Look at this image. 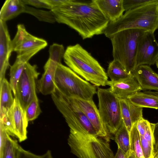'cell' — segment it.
Wrapping results in <instances>:
<instances>
[{
	"mask_svg": "<svg viewBox=\"0 0 158 158\" xmlns=\"http://www.w3.org/2000/svg\"><path fill=\"white\" fill-rule=\"evenodd\" d=\"M25 111L28 122L35 119L41 112L36 94L27 107Z\"/></svg>",
	"mask_w": 158,
	"mask_h": 158,
	"instance_id": "28",
	"label": "cell"
},
{
	"mask_svg": "<svg viewBox=\"0 0 158 158\" xmlns=\"http://www.w3.org/2000/svg\"><path fill=\"white\" fill-rule=\"evenodd\" d=\"M139 29L153 33L158 29V0L125 12L114 22H109L104 34L109 38L120 31Z\"/></svg>",
	"mask_w": 158,
	"mask_h": 158,
	"instance_id": "3",
	"label": "cell"
},
{
	"mask_svg": "<svg viewBox=\"0 0 158 158\" xmlns=\"http://www.w3.org/2000/svg\"><path fill=\"white\" fill-rule=\"evenodd\" d=\"M106 73L112 81L124 79L131 74L126 71L120 63L114 60L109 63Z\"/></svg>",
	"mask_w": 158,
	"mask_h": 158,
	"instance_id": "24",
	"label": "cell"
},
{
	"mask_svg": "<svg viewBox=\"0 0 158 158\" xmlns=\"http://www.w3.org/2000/svg\"><path fill=\"white\" fill-rule=\"evenodd\" d=\"M132 125L136 123L143 117V108L132 103L127 99Z\"/></svg>",
	"mask_w": 158,
	"mask_h": 158,
	"instance_id": "33",
	"label": "cell"
},
{
	"mask_svg": "<svg viewBox=\"0 0 158 158\" xmlns=\"http://www.w3.org/2000/svg\"><path fill=\"white\" fill-rule=\"evenodd\" d=\"M26 5L22 0H6L1 9L0 20L6 21L24 13Z\"/></svg>",
	"mask_w": 158,
	"mask_h": 158,
	"instance_id": "19",
	"label": "cell"
},
{
	"mask_svg": "<svg viewBox=\"0 0 158 158\" xmlns=\"http://www.w3.org/2000/svg\"><path fill=\"white\" fill-rule=\"evenodd\" d=\"M121 113L123 121L129 132L132 127L127 99H120Z\"/></svg>",
	"mask_w": 158,
	"mask_h": 158,
	"instance_id": "31",
	"label": "cell"
},
{
	"mask_svg": "<svg viewBox=\"0 0 158 158\" xmlns=\"http://www.w3.org/2000/svg\"><path fill=\"white\" fill-rule=\"evenodd\" d=\"M69 98L78 107L87 118L93 127L97 135L109 142L110 134L102 121L98 109L93 100H85L76 97Z\"/></svg>",
	"mask_w": 158,
	"mask_h": 158,
	"instance_id": "12",
	"label": "cell"
},
{
	"mask_svg": "<svg viewBox=\"0 0 158 158\" xmlns=\"http://www.w3.org/2000/svg\"><path fill=\"white\" fill-rule=\"evenodd\" d=\"M45 1L51 7L52 9L63 5L68 2L69 0H45Z\"/></svg>",
	"mask_w": 158,
	"mask_h": 158,
	"instance_id": "39",
	"label": "cell"
},
{
	"mask_svg": "<svg viewBox=\"0 0 158 158\" xmlns=\"http://www.w3.org/2000/svg\"><path fill=\"white\" fill-rule=\"evenodd\" d=\"M154 158H158V151L154 154Z\"/></svg>",
	"mask_w": 158,
	"mask_h": 158,
	"instance_id": "43",
	"label": "cell"
},
{
	"mask_svg": "<svg viewBox=\"0 0 158 158\" xmlns=\"http://www.w3.org/2000/svg\"><path fill=\"white\" fill-rule=\"evenodd\" d=\"M13 51L12 40L6 23L0 20V82L5 78L6 72L9 65V59Z\"/></svg>",
	"mask_w": 158,
	"mask_h": 158,
	"instance_id": "14",
	"label": "cell"
},
{
	"mask_svg": "<svg viewBox=\"0 0 158 158\" xmlns=\"http://www.w3.org/2000/svg\"><path fill=\"white\" fill-rule=\"evenodd\" d=\"M127 156V158H136L134 153L131 150Z\"/></svg>",
	"mask_w": 158,
	"mask_h": 158,
	"instance_id": "42",
	"label": "cell"
},
{
	"mask_svg": "<svg viewBox=\"0 0 158 158\" xmlns=\"http://www.w3.org/2000/svg\"><path fill=\"white\" fill-rule=\"evenodd\" d=\"M142 149L144 158H154V146L140 135Z\"/></svg>",
	"mask_w": 158,
	"mask_h": 158,
	"instance_id": "35",
	"label": "cell"
},
{
	"mask_svg": "<svg viewBox=\"0 0 158 158\" xmlns=\"http://www.w3.org/2000/svg\"><path fill=\"white\" fill-rule=\"evenodd\" d=\"M15 158H53L52 152L48 150L42 155H37L23 149L19 143L15 150Z\"/></svg>",
	"mask_w": 158,
	"mask_h": 158,
	"instance_id": "29",
	"label": "cell"
},
{
	"mask_svg": "<svg viewBox=\"0 0 158 158\" xmlns=\"http://www.w3.org/2000/svg\"><path fill=\"white\" fill-rule=\"evenodd\" d=\"M51 96L54 103L64 118L70 129L98 136L87 118L69 97L62 94L56 88Z\"/></svg>",
	"mask_w": 158,
	"mask_h": 158,
	"instance_id": "7",
	"label": "cell"
},
{
	"mask_svg": "<svg viewBox=\"0 0 158 158\" xmlns=\"http://www.w3.org/2000/svg\"><path fill=\"white\" fill-rule=\"evenodd\" d=\"M51 10L56 22L74 30L83 40L104 34L109 23L93 0L88 2L69 0Z\"/></svg>",
	"mask_w": 158,
	"mask_h": 158,
	"instance_id": "1",
	"label": "cell"
},
{
	"mask_svg": "<svg viewBox=\"0 0 158 158\" xmlns=\"http://www.w3.org/2000/svg\"><path fill=\"white\" fill-rule=\"evenodd\" d=\"M42 49L38 48L17 54L16 60L10 66V83L15 95L17 83L21 76L26 63L35 55Z\"/></svg>",
	"mask_w": 158,
	"mask_h": 158,
	"instance_id": "15",
	"label": "cell"
},
{
	"mask_svg": "<svg viewBox=\"0 0 158 158\" xmlns=\"http://www.w3.org/2000/svg\"><path fill=\"white\" fill-rule=\"evenodd\" d=\"M37 68L36 65H32L27 62L17 83L14 98L25 111L36 94L37 80L40 74Z\"/></svg>",
	"mask_w": 158,
	"mask_h": 158,
	"instance_id": "9",
	"label": "cell"
},
{
	"mask_svg": "<svg viewBox=\"0 0 158 158\" xmlns=\"http://www.w3.org/2000/svg\"><path fill=\"white\" fill-rule=\"evenodd\" d=\"M156 64L157 68H158V57L156 62Z\"/></svg>",
	"mask_w": 158,
	"mask_h": 158,
	"instance_id": "44",
	"label": "cell"
},
{
	"mask_svg": "<svg viewBox=\"0 0 158 158\" xmlns=\"http://www.w3.org/2000/svg\"><path fill=\"white\" fill-rule=\"evenodd\" d=\"M114 140L120 149L127 155L130 151V133L123 121L115 134Z\"/></svg>",
	"mask_w": 158,
	"mask_h": 158,
	"instance_id": "23",
	"label": "cell"
},
{
	"mask_svg": "<svg viewBox=\"0 0 158 158\" xmlns=\"http://www.w3.org/2000/svg\"><path fill=\"white\" fill-rule=\"evenodd\" d=\"M130 136V150L134 153L136 158H144L142 149L140 135L136 127V123L133 125Z\"/></svg>",
	"mask_w": 158,
	"mask_h": 158,
	"instance_id": "25",
	"label": "cell"
},
{
	"mask_svg": "<svg viewBox=\"0 0 158 158\" xmlns=\"http://www.w3.org/2000/svg\"><path fill=\"white\" fill-rule=\"evenodd\" d=\"M132 103L139 107L158 109V100L152 96L138 92L129 98Z\"/></svg>",
	"mask_w": 158,
	"mask_h": 158,
	"instance_id": "22",
	"label": "cell"
},
{
	"mask_svg": "<svg viewBox=\"0 0 158 158\" xmlns=\"http://www.w3.org/2000/svg\"><path fill=\"white\" fill-rule=\"evenodd\" d=\"M106 85L110 91L119 99H128L142 89L131 73L128 77L118 81H108Z\"/></svg>",
	"mask_w": 158,
	"mask_h": 158,
	"instance_id": "13",
	"label": "cell"
},
{
	"mask_svg": "<svg viewBox=\"0 0 158 158\" xmlns=\"http://www.w3.org/2000/svg\"><path fill=\"white\" fill-rule=\"evenodd\" d=\"M109 142L97 135L70 129L68 143L78 158H114Z\"/></svg>",
	"mask_w": 158,
	"mask_h": 158,
	"instance_id": "4",
	"label": "cell"
},
{
	"mask_svg": "<svg viewBox=\"0 0 158 158\" xmlns=\"http://www.w3.org/2000/svg\"><path fill=\"white\" fill-rule=\"evenodd\" d=\"M101 11L109 20L114 22L120 19L125 11L123 0H93Z\"/></svg>",
	"mask_w": 158,
	"mask_h": 158,
	"instance_id": "18",
	"label": "cell"
},
{
	"mask_svg": "<svg viewBox=\"0 0 158 158\" xmlns=\"http://www.w3.org/2000/svg\"><path fill=\"white\" fill-rule=\"evenodd\" d=\"M18 141L8 135L5 143L0 147V158H15Z\"/></svg>",
	"mask_w": 158,
	"mask_h": 158,
	"instance_id": "27",
	"label": "cell"
},
{
	"mask_svg": "<svg viewBox=\"0 0 158 158\" xmlns=\"http://www.w3.org/2000/svg\"><path fill=\"white\" fill-rule=\"evenodd\" d=\"M58 64L48 59L44 66V73L37 81L38 90L44 95L52 94L56 90L55 77Z\"/></svg>",
	"mask_w": 158,
	"mask_h": 158,
	"instance_id": "16",
	"label": "cell"
},
{
	"mask_svg": "<svg viewBox=\"0 0 158 158\" xmlns=\"http://www.w3.org/2000/svg\"><path fill=\"white\" fill-rule=\"evenodd\" d=\"M24 13L31 15L39 20L50 23H54L56 21L55 15L52 11L36 9L26 5Z\"/></svg>",
	"mask_w": 158,
	"mask_h": 158,
	"instance_id": "26",
	"label": "cell"
},
{
	"mask_svg": "<svg viewBox=\"0 0 158 158\" xmlns=\"http://www.w3.org/2000/svg\"><path fill=\"white\" fill-rule=\"evenodd\" d=\"M142 90H153L158 91V74L150 66L140 65L135 68L132 73Z\"/></svg>",
	"mask_w": 158,
	"mask_h": 158,
	"instance_id": "17",
	"label": "cell"
},
{
	"mask_svg": "<svg viewBox=\"0 0 158 158\" xmlns=\"http://www.w3.org/2000/svg\"><path fill=\"white\" fill-rule=\"evenodd\" d=\"M49 59L56 63L61 64L65 52L64 47L62 44L53 43L50 45L49 50Z\"/></svg>",
	"mask_w": 158,
	"mask_h": 158,
	"instance_id": "30",
	"label": "cell"
},
{
	"mask_svg": "<svg viewBox=\"0 0 158 158\" xmlns=\"http://www.w3.org/2000/svg\"><path fill=\"white\" fill-rule=\"evenodd\" d=\"M63 59L78 75L95 86H104L108 80L106 73L98 62L80 44L68 46Z\"/></svg>",
	"mask_w": 158,
	"mask_h": 158,
	"instance_id": "2",
	"label": "cell"
},
{
	"mask_svg": "<svg viewBox=\"0 0 158 158\" xmlns=\"http://www.w3.org/2000/svg\"><path fill=\"white\" fill-rule=\"evenodd\" d=\"M145 31L139 29H128L119 31L111 36L112 55L126 71L131 74L136 68L135 57L138 41Z\"/></svg>",
	"mask_w": 158,
	"mask_h": 158,
	"instance_id": "5",
	"label": "cell"
},
{
	"mask_svg": "<svg viewBox=\"0 0 158 158\" xmlns=\"http://www.w3.org/2000/svg\"><path fill=\"white\" fill-rule=\"evenodd\" d=\"M154 0H123L125 12L137 8L153 2Z\"/></svg>",
	"mask_w": 158,
	"mask_h": 158,
	"instance_id": "34",
	"label": "cell"
},
{
	"mask_svg": "<svg viewBox=\"0 0 158 158\" xmlns=\"http://www.w3.org/2000/svg\"><path fill=\"white\" fill-rule=\"evenodd\" d=\"M114 158H127L126 154L122 150L118 148Z\"/></svg>",
	"mask_w": 158,
	"mask_h": 158,
	"instance_id": "40",
	"label": "cell"
},
{
	"mask_svg": "<svg viewBox=\"0 0 158 158\" xmlns=\"http://www.w3.org/2000/svg\"><path fill=\"white\" fill-rule=\"evenodd\" d=\"M55 83L56 88L69 97H76L85 100L93 99L97 91L95 86L81 78L69 67L58 64Z\"/></svg>",
	"mask_w": 158,
	"mask_h": 158,
	"instance_id": "6",
	"label": "cell"
},
{
	"mask_svg": "<svg viewBox=\"0 0 158 158\" xmlns=\"http://www.w3.org/2000/svg\"><path fill=\"white\" fill-rule=\"evenodd\" d=\"M98 110L102 121L110 134L115 135L122 125L120 99L110 91L98 88Z\"/></svg>",
	"mask_w": 158,
	"mask_h": 158,
	"instance_id": "8",
	"label": "cell"
},
{
	"mask_svg": "<svg viewBox=\"0 0 158 158\" xmlns=\"http://www.w3.org/2000/svg\"><path fill=\"white\" fill-rule=\"evenodd\" d=\"M24 4L38 8H45L51 10L52 8L45 0H22Z\"/></svg>",
	"mask_w": 158,
	"mask_h": 158,
	"instance_id": "36",
	"label": "cell"
},
{
	"mask_svg": "<svg viewBox=\"0 0 158 158\" xmlns=\"http://www.w3.org/2000/svg\"><path fill=\"white\" fill-rule=\"evenodd\" d=\"M153 136L154 141V154L158 151V122L155 124L153 130Z\"/></svg>",
	"mask_w": 158,
	"mask_h": 158,
	"instance_id": "38",
	"label": "cell"
},
{
	"mask_svg": "<svg viewBox=\"0 0 158 158\" xmlns=\"http://www.w3.org/2000/svg\"><path fill=\"white\" fill-rule=\"evenodd\" d=\"M144 92L152 96L158 100V91L152 92L149 90L145 91Z\"/></svg>",
	"mask_w": 158,
	"mask_h": 158,
	"instance_id": "41",
	"label": "cell"
},
{
	"mask_svg": "<svg viewBox=\"0 0 158 158\" xmlns=\"http://www.w3.org/2000/svg\"><path fill=\"white\" fill-rule=\"evenodd\" d=\"M158 57V43L154 33L145 31L138 39L135 57L136 68L156 64Z\"/></svg>",
	"mask_w": 158,
	"mask_h": 158,
	"instance_id": "11",
	"label": "cell"
},
{
	"mask_svg": "<svg viewBox=\"0 0 158 158\" xmlns=\"http://www.w3.org/2000/svg\"><path fill=\"white\" fill-rule=\"evenodd\" d=\"M10 136L15 137L21 142L27 138L28 121L25 111L18 100L14 98V103L7 113L0 119Z\"/></svg>",
	"mask_w": 158,
	"mask_h": 158,
	"instance_id": "10",
	"label": "cell"
},
{
	"mask_svg": "<svg viewBox=\"0 0 158 158\" xmlns=\"http://www.w3.org/2000/svg\"><path fill=\"white\" fill-rule=\"evenodd\" d=\"M17 28V31L16 35L12 40V45L13 50L20 44L24 38L29 33L26 30L23 24H18Z\"/></svg>",
	"mask_w": 158,
	"mask_h": 158,
	"instance_id": "32",
	"label": "cell"
},
{
	"mask_svg": "<svg viewBox=\"0 0 158 158\" xmlns=\"http://www.w3.org/2000/svg\"><path fill=\"white\" fill-rule=\"evenodd\" d=\"M149 122L148 120L143 118L136 123L137 129L140 135H144Z\"/></svg>",
	"mask_w": 158,
	"mask_h": 158,
	"instance_id": "37",
	"label": "cell"
},
{
	"mask_svg": "<svg viewBox=\"0 0 158 158\" xmlns=\"http://www.w3.org/2000/svg\"><path fill=\"white\" fill-rule=\"evenodd\" d=\"M47 45L48 43L45 40L34 36L29 33L13 51L17 54L38 48L44 49Z\"/></svg>",
	"mask_w": 158,
	"mask_h": 158,
	"instance_id": "21",
	"label": "cell"
},
{
	"mask_svg": "<svg viewBox=\"0 0 158 158\" xmlns=\"http://www.w3.org/2000/svg\"><path fill=\"white\" fill-rule=\"evenodd\" d=\"M0 119L12 106L14 101L10 82L6 78L0 82Z\"/></svg>",
	"mask_w": 158,
	"mask_h": 158,
	"instance_id": "20",
	"label": "cell"
}]
</instances>
